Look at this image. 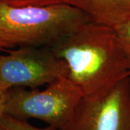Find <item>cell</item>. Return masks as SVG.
Returning a JSON list of instances; mask_svg holds the SVG:
<instances>
[{
	"instance_id": "1",
	"label": "cell",
	"mask_w": 130,
	"mask_h": 130,
	"mask_svg": "<svg viewBox=\"0 0 130 130\" xmlns=\"http://www.w3.org/2000/svg\"><path fill=\"white\" fill-rule=\"evenodd\" d=\"M51 48L67 63L68 78L84 98L101 97L130 77L114 28L91 21Z\"/></svg>"
},
{
	"instance_id": "2",
	"label": "cell",
	"mask_w": 130,
	"mask_h": 130,
	"mask_svg": "<svg viewBox=\"0 0 130 130\" xmlns=\"http://www.w3.org/2000/svg\"><path fill=\"white\" fill-rule=\"evenodd\" d=\"M91 19L67 3L13 6L0 0V41L7 48L52 46Z\"/></svg>"
},
{
	"instance_id": "3",
	"label": "cell",
	"mask_w": 130,
	"mask_h": 130,
	"mask_svg": "<svg viewBox=\"0 0 130 130\" xmlns=\"http://www.w3.org/2000/svg\"><path fill=\"white\" fill-rule=\"evenodd\" d=\"M83 98L68 77L57 79L43 90L10 88L6 94L5 114L24 121L38 119L61 129Z\"/></svg>"
},
{
	"instance_id": "4",
	"label": "cell",
	"mask_w": 130,
	"mask_h": 130,
	"mask_svg": "<svg viewBox=\"0 0 130 130\" xmlns=\"http://www.w3.org/2000/svg\"><path fill=\"white\" fill-rule=\"evenodd\" d=\"M68 75L67 63L51 46H19L0 54V84L9 88H38Z\"/></svg>"
},
{
	"instance_id": "5",
	"label": "cell",
	"mask_w": 130,
	"mask_h": 130,
	"mask_svg": "<svg viewBox=\"0 0 130 130\" xmlns=\"http://www.w3.org/2000/svg\"><path fill=\"white\" fill-rule=\"evenodd\" d=\"M61 130H130V77L101 97L83 98Z\"/></svg>"
},
{
	"instance_id": "6",
	"label": "cell",
	"mask_w": 130,
	"mask_h": 130,
	"mask_svg": "<svg viewBox=\"0 0 130 130\" xmlns=\"http://www.w3.org/2000/svg\"><path fill=\"white\" fill-rule=\"evenodd\" d=\"M93 22L116 28L130 19V0H66Z\"/></svg>"
},
{
	"instance_id": "7",
	"label": "cell",
	"mask_w": 130,
	"mask_h": 130,
	"mask_svg": "<svg viewBox=\"0 0 130 130\" xmlns=\"http://www.w3.org/2000/svg\"><path fill=\"white\" fill-rule=\"evenodd\" d=\"M0 126L4 130H61L50 126H47L44 128L36 127L31 125L28 121L17 119L6 114H4L2 117Z\"/></svg>"
},
{
	"instance_id": "8",
	"label": "cell",
	"mask_w": 130,
	"mask_h": 130,
	"mask_svg": "<svg viewBox=\"0 0 130 130\" xmlns=\"http://www.w3.org/2000/svg\"><path fill=\"white\" fill-rule=\"evenodd\" d=\"M117 40L125 56L130 73V19L115 28Z\"/></svg>"
},
{
	"instance_id": "9",
	"label": "cell",
	"mask_w": 130,
	"mask_h": 130,
	"mask_svg": "<svg viewBox=\"0 0 130 130\" xmlns=\"http://www.w3.org/2000/svg\"><path fill=\"white\" fill-rule=\"evenodd\" d=\"M13 6H47L66 3V0H5Z\"/></svg>"
},
{
	"instance_id": "10",
	"label": "cell",
	"mask_w": 130,
	"mask_h": 130,
	"mask_svg": "<svg viewBox=\"0 0 130 130\" xmlns=\"http://www.w3.org/2000/svg\"><path fill=\"white\" fill-rule=\"evenodd\" d=\"M8 89H9V88L7 85L0 84V120L5 114V99L7 91L8 90Z\"/></svg>"
},
{
	"instance_id": "11",
	"label": "cell",
	"mask_w": 130,
	"mask_h": 130,
	"mask_svg": "<svg viewBox=\"0 0 130 130\" xmlns=\"http://www.w3.org/2000/svg\"><path fill=\"white\" fill-rule=\"evenodd\" d=\"M7 49V47L5 46V45L0 41V51H3V50H6Z\"/></svg>"
},
{
	"instance_id": "12",
	"label": "cell",
	"mask_w": 130,
	"mask_h": 130,
	"mask_svg": "<svg viewBox=\"0 0 130 130\" xmlns=\"http://www.w3.org/2000/svg\"><path fill=\"white\" fill-rule=\"evenodd\" d=\"M0 130H4L2 128V126H0Z\"/></svg>"
}]
</instances>
